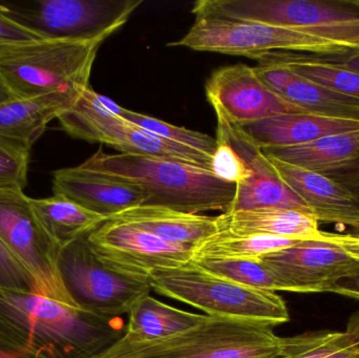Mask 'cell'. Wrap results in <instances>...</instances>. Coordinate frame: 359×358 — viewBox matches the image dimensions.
I'll list each match as a JSON object with an SVG mask.
<instances>
[{
	"label": "cell",
	"mask_w": 359,
	"mask_h": 358,
	"mask_svg": "<svg viewBox=\"0 0 359 358\" xmlns=\"http://www.w3.org/2000/svg\"><path fill=\"white\" fill-rule=\"evenodd\" d=\"M266 156L333 179L359 163V130L331 135L305 144L262 149Z\"/></svg>",
	"instance_id": "19"
},
{
	"label": "cell",
	"mask_w": 359,
	"mask_h": 358,
	"mask_svg": "<svg viewBox=\"0 0 359 358\" xmlns=\"http://www.w3.org/2000/svg\"><path fill=\"white\" fill-rule=\"evenodd\" d=\"M329 292L341 294L359 301V273L353 277H347L337 282L334 286L330 288Z\"/></svg>",
	"instance_id": "35"
},
{
	"label": "cell",
	"mask_w": 359,
	"mask_h": 358,
	"mask_svg": "<svg viewBox=\"0 0 359 358\" xmlns=\"http://www.w3.org/2000/svg\"><path fill=\"white\" fill-rule=\"evenodd\" d=\"M80 165L136 185L147 195L144 205L186 214H224L229 212L236 195L233 183L217 178L210 170L182 162L132 153L109 155L100 149Z\"/></svg>",
	"instance_id": "2"
},
{
	"label": "cell",
	"mask_w": 359,
	"mask_h": 358,
	"mask_svg": "<svg viewBox=\"0 0 359 358\" xmlns=\"http://www.w3.org/2000/svg\"><path fill=\"white\" fill-rule=\"evenodd\" d=\"M122 107L88 88L71 109L58 117L73 138L115 147L121 153L182 162L210 170L212 158L160 138L119 117Z\"/></svg>",
	"instance_id": "8"
},
{
	"label": "cell",
	"mask_w": 359,
	"mask_h": 358,
	"mask_svg": "<svg viewBox=\"0 0 359 358\" xmlns=\"http://www.w3.org/2000/svg\"><path fill=\"white\" fill-rule=\"evenodd\" d=\"M0 358H41L29 353L19 352L0 344Z\"/></svg>",
	"instance_id": "38"
},
{
	"label": "cell",
	"mask_w": 359,
	"mask_h": 358,
	"mask_svg": "<svg viewBox=\"0 0 359 358\" xmlns=\"http://www.w3.org/2000/svg\"><path fill=\"white\" fill-rule=\"evenodd\" d=\"M104 39H42L0 52V81L17 99L65 95L79 99L90 88Z\"/></svg>",
	"instance_id": "3"
},
{
	"label": "cell",
	"mask_w": 359,
	"mask_h": 358,
	"mask_svg": "<svg viewBox=\"0 0 359 358\" xmlns=\"http://www.w3.org/2000/svg\"><path fill=\"white\" fill-rule=\"evenodd\" d=\"M11 99H14V96L11 94L10 90H8V88L2 84V82L0 81V102L11 100Z\"/></svg>",
	"instance_id": "40"
},
{
	"label": "cell",
	"mask_w": 359,
	"mask_h": 358,
	"mask_svg": "<svg viewBox=\"0 0 359 358\" xmlns=\"http://www.w3.org/2000/svg\"><path fill=\"white\" fill-rule=\"evenodd\" d=\"M217 149L211 162V172L217 178L238 185L252 177L246 162L234 151L231 145L223 139L215 138Z\"/></svg>",
	"instance_id": "32"
},
{
	"label": "cell",
	"mask_w": 359,
	"mask_h": 358,
	"mask_svg": "<svg viewBox=\"0 0 359 358\" xmlns=\"http://www.w3.org/2000/svg\"><path fill=\"white\" fill-rule=\"evenodd\" d=\"M32 146L0 137V191H25Z\"/></svg>",
	"instance_id": "31"
},
{
	"label": "cell",
	"mask_w": 359,
	"mask_h": 358,
	"mask_svg": "<svg viewBox=\"0 0 359 358\" xmlns=\"http://www.w3.org/2000/svg\"><path fill=\"white\" fill-rule=\"evenodd\" d=\"M191 13L302 29L359 50V0H198Z\"/></svg>",
	"instance_id": "6"
},
{
	"label": "cell",
	"mask_w": 359,
	"mask_h": 358,
	"mask_svg": "<svg viewBox=\"0 0 359 358\" xmlns=\"http://www.w3.org/2000/svg\"><path fill=\"white\" fill-rule=\"evenodd\" d=\"M86 239L105 264L128 275L149 277L151 271L185 266L194 259V247L170 243L122 221H105Z\"/></svg>",
	"instance_id": "13"
},
{
	"label": "cell",
	"mask_w": 359,
	"mask_h": 358,
	"mask_svg": "<svg viewBox=\"0 0 359 358\" xmlns=\"http://www.w3.org/2000/svg\"><path fill=\"white\" fill-rule=\"evenodd\" d=\"M352 233V235H358L359 237V222L355 225V226L352 227L351 233Z\"/></svg>",
	"instance_id": "41"
},
{
	"label": "cell",
	"mask_w": 359,
	"mask_h": 358,
	"mask_svg": "<svg viewBox=\"0 0 359 358\" xmlns=\"http://www.w3.org/2000/svg\"><path fill=\"white\" fill-rule=\"evenodd\" d=\"M192 264L238 285L267 291H285L282 281L262 260L194 258Z\"/></svg>",
	"instance_id": "29"
},
{
	"label": "cell",
	"mask_w": 359,
	"mask_h": 358,
	"mask_svg": "<svg viewBox=\"0 0 359 358\" xmlns=\"http://www.w3.org/2000/svg\"><path fill=\"white\" fill-rule=\"evenodd\" d=\"M111 220L128 223L170 243L191 247L219 233L215 216L186 214L144 204L126 210Z\"/></svg>",
	"instance_id": "20"
},
{
	"label": "cell",
	"mask_w": 359,
	"mask_h": 358,
	"mask_svg": "<svg viewBox=\"0 0 359 358\" xmlns=\"http://www.w3.org/2000/svg\"><path fill=\"white\" fill-rule=\"evenodd\" d=\"M266 157L280 180L308 206L318 222L350 228L358 224L359 199L347 187L324 174Z\"/></svg>",
	"instance_id": "16"
},
{
	"label": "cell",
	"mask_w": 359,
	"mask_h": 358,
	"mask_svg": "<svg viewBox=\"0 0 359 358\" xmlns=\"http://www.w3.org/2000/svg\"><path fill=\"white\" fill-rule=\"evenodd\" d=\"M142 0L0 1V10L44 39L107 40Z\"/></svg>",
	"instance_id": "10"
},
{
	"label": "cell",
	"mask_w": 359,
	"mask_h": 358,
	"mask_svg": "<svg viewBox=\"0 0 359 358\" xmlns=\"http://www.w3.org/2000/svg\"><path fill=\"white\" fill-rule=\"evenodd\" d=\"M262 261L278 275L286 292H329L337 282L359 273V237L322 231Z\"/></svg>",
	"instance_id": "11"
},
{
	"label": "cell",
	"mask_w": 359,
	"mask_h": 358,
	"mask_svg": "<svg viewBox=\"0 0 359 358\" xmlns=\"http://www.w3.org/2000/svg\"><path fill=\"white\" fill-rule=\"evenodd\" d=\"M96 358H282L273 328L252 322L207 317L182 333L149 343L120 338Z\"/></svg>",
	"instance_id": "5"
},
{
	"label": "cell",
	"mask_w": 359,
	"mask_h": 358,
	"mask_svg": "<svg viewBox=\"0 0 359 358\" xmlns=\"http://www.w3.org/2000/svg\"><path fill=\"white\" fill-rule=\"evenodd\" d=\"M347 332L351 334L359 344V312L353 315L348 325Z\"/></svg>",
	"instance_id": "39"
},
{
	"label": "cell",
	"mask_w": 359,
	"mask_h": 358,
	"mask_svg": "<svg viewBox=\"0 0 359 358\" xmlns=\"http://www.w3.org/2000/svg\"><path fill=\"white\" fill-rule=\"evenodd\" d=\"M149 280L157 294L200 309L207 317L252 322L271 328L290 319L286 303L276 292L238 285L191 262L178 268L151 271Z\"/></svg>",
	"instance_id": "4"
},
{
	"label": "cell",
	"mask_w": 359,
	"mask_h": 358,
	"mask_svg": "<svg viewBox=\"0 0 359 358\" xmlns=\"http://www.w3.org/2000/svg\"><path fill=\"white\" fill-rule=\"evenodd\" d=\"M219 231L241 235H272L286 239L312 240L322 230L309 212L289 208L265 207L224 212L215 216Z\"/></svg>",
	"instance_id": "18"
},
{
	"label": "cell",
	"mask_w": 359,
	"mask_h": 358,
	"mask_svg": "<svg viewBox=\"0 0 359 358\" xmlns=\"http://www.w3.org/2000/svg\"><path fill=\"white\" fill-rule=\"evenodd\" d=\"M255 60L261 65L280 67L316 82L325 88L359 100V74L314 55L294 52H269Z\"/></svg>",
	"instance_id": "23"
},
{
	"label": "cell",
	"mask_w": 359,
	"mask_h": 358,
	"mask_svg": "<svg viewBox=\"0 0 359 358\" xmlns=\"http://www.w3.org/2000/svg\"><path fill=\"white\" fill-rule=\"evenodd\" d=\"M0 287L41 294L31 273L8 252L1 240H0Z\"/></svg>",
	"instance_id": "33"
},
{
	"label": "cell",
	"mask_w": 359,
	"mask_h": 358,
	"mask_svg": "<svg viewBox=\"0 0 359 358\" xmlns=\"http://www.w3.org/2000/svg\"><path fill=\"white\" fill-rule=\"evenodd\" d=\"M282 358H359V344L346 332H308L280 338Z\"/></svg>",
	"instance_id": "28"
},
{
	"label": "cell",
	"mask_w": 359,
	"mask_h": 358,
	"mask_svg": "<svg viewBox=\"0 0 359 358\" xmlns=\"http://www.w3.org/2000/svg\"><path fill=\"white\" fill-rule=\"evenodd\" d=\"M42 39L44 38L17 22L0 10V52L12 46Z\"/></svg>",
	"instance_id": "34"
},
{
	"label": "cell",
	"mask_w": 359,
	"mask_h": 358,
	"mask_svg": "<svg viewBox=\"0 0 359 358\" xmlns=\"http://www.w3.org/2000/svg\"><path fill=\"white\" fill-rule=\"evenodd\" d=\"M289 73L288 81L280 92L283 98L308 113L359 121L358 99L325 88L291 71Z\"/></svg>",
	"instance_id": "25"
},
{
	"label": "cell",
	"mask_w": 359,
	"mask_h": 358,
	"mask_svg": "<svg viewBox=\"0 0 359 358\" xmlns=\"http://www.w3.org/2000/svg\"><path fill=\"white\" fill-rule=\"evenodd\" d=\"M297 242L272 235H241L219 231L194 247V259L262 260L267 254L286 249Z\"/></svg>",
	"instance_id": "26"
},
{
	"label": "cell",
	"mask_w": 359,
	"mask_h": 358,
	"mask_svg": "<svg viewBox=\"0 0 359 358\" xmlns=\"http://www.w3.org/2000/svg\"><path fill=\"white\" fill-rule=\"evenodd\" d=\"M103 317L34 292L0 287V344L41 358H96L126 332Z\"/></svg>",
	"instance_id": "1"
},
{
	"label": "cell",
	"mask_w": 359,
	"mask_h": 358,
	"mask_svg": "<svg viewBox=\"0 0 359 358\" xmlns=\"http://www.w3.org/2000/svg\"><path fill=\"white\" fill-rule=\"evenodd\" d=\"M261 149L305 144L331 135L359 130L358 120L313 113H284L238 125Z\"/></svg>",
	"instance_id": "17"
},
{
	"label": "cell",
	"mask_w": 359,
	"mask_h": 358,
	"mask_svg": "<svg viewBox=\"0 0 359 358\" xmlns=\"http://www.w3.org/2000/svg\"><path fill=\"white\" fill-rule=\"evenodd\" d=\"M207 317L180 310L147 296L128 312V323L122 340L130 343L164 340L196 327Z\"/></svg>",
	"instance_id": "22"
},
{
	"label": "cell",
	"mask_w": 359,
	"mask_h": 358,
	"mask_svg": "<svg viewBox=\"0 0 359 358\" xmlns=\"http://www.w3.org/2000/svg\"><path fill=\"white\" fill-rule=\"evenodd\" d=\"M265 207L289 208L312 214L276 172L270 176L251 177L236 185V195L229 212Z\"/></svg>",
	"instance_id": "27"
},
{
	"label": "cell",
	"mask_w": 359,
	"mask_h": 358,
	"mask_svg": "<svg viewBox=\"0 0 359 358\" xmlns=\"http://www.w3.org/2000/svg\"><path fill=\"white\" fill-rule=\"evenodd\" d=\"M88 235L61 248L57 268L77 306L103 317H121L151 287L147 277L128 275L105 264L90 248Z\"/></svg>",
	"instance_id": "9"
},
{
	"label": "cell",
	"mask_w": 359,
	"mask_h": 358,
	"mask_svg": "<svg viewBox=\"0 0 359 358\" xmlns=\"http://www.w3.org/2000/svg\"><path fill=\"white\" fill-rule=\"evenodd\" d=\"M77 100L73 97L54 94L0 102V137L33 146L48 124L58 119Z\"/></svg>",
	"instance_id": "21"
},
{
	"label": "cell",
	"mask_w": 359,
	"mask_h": 358,
	"mask_svg": "<svg viewBox=\"0 0 359 358\" xmlns=\"http://www.w3.org/2000/svg\"><path fill=\"white\" fill-rule=\"evenodd\" d=\"M323 58L359 74V50H352L341 56L327 57V58L323 57Z\"/></svg>",
	"instance_id": "37"
},
{
	"label": "cell",
	"mask_w": 359,
	"mask_h": 358,
	"mask_svg": "<svg viewBox=\"0 0 359 358\" xmlns=\"http://www.w3.org/2000/svg\"><path fill=\"white\" fill-rule=\"evenodd\" d=\"M206 95L215 113L236 125L284 113H308L270 90L255 67L246 64L217 69L207 81Z\"/></svg>",
	"instance_id": "14"
},
{
	"label": "cell",
	"mask_w": 359,
	"mask_h": 358,
	"mask_svg": "<svg viewBox=\"0 0 359 358\" xmlns=\"http://www.w3.org/2000/svg\"><path fill=\"white\" fill-rule=\"evenodd\" d=\"M53 193L107 220L147 202V195L136 185L81 165L53 172Z\"/></svg>",
	"instance_id": "15"
},
{
	"label": "cell",
	"mask_w": 359,
	"mask_h": 358,
	"mask_svg": "<svg viewBox=\"0 0 359 358\" xmlns=\"http://www.w3.org/2000/svg\"><path fill=\"white\" fill-rule=\"evenodd\" d=\"M31 203L44 230L60 249L86 237L107 221L61 195L31 199Z\"/></svg>",
	"instance_id": "24"
},
{
	"label": "cell",
	"mask_w": 359,
	"mask_h": 358,
	"mask_svg": "<svg viewBox=\"0 0 359 358\" xmlns=\"http://www.w3.org/2000/svg\"><path fill=\"white\" fill-rule=\"evenodd\" d=\"M119 117L160 138L177 143L187 149H194L210 158L213 157V153L217 149V140L203 132H194L182 126L172 125L157 118L136 113L124 107H122Z\"/></svg>",
	"instance_id": "30"
},
{
	"label": "cell",
	"mask_w": 359,
	"mask_h": 358,
	"mask_svg": "<svg viewBox=\"0 0 359 358\" xmlns=\"http://www.w3.org/2000/svg\"><path fill=\"white\" fill-rule=\"evenodd\" d=\"M168 46L251 59L269 52L308 53L320 57L341 56L352 52L343 44L302 29L211 15L196 16L185 36Z\"/></svg>",
	"instance_id": "7"
},
{
	"label": "cell",
	"mask_w": 359,
	"mask_h": 358,
	"mask_svg": "<svg viewBox=\"0 0 359 358\" xmlns=\"http://www.w3.org/2000/svg\"><path fill=\"white\" fill-rule=\"evenodd\" d=\"M0 240L31 273L41 296L76 305L57 268L60 248L44 230L34 212L31 198L23 191H0Z\"/></svg>",
	"instance_id": "12"
},
{
	"label": "cell",
	"mask_w": 359,
	"mask_h": 358,
	"mask_svg": "<svg viewBox=\"0 0 359 358\" xmlns=\"http://www.w3.org/2000/svg\"><path fill=\"white\" fill-rule=\"evenodd\" d=\"M333 180L347 187L359 199V163L355 167L350 170L349 172L335 177V178H333Z\"/></svg>",
	"instance_id": "36"
}]
</instances>
